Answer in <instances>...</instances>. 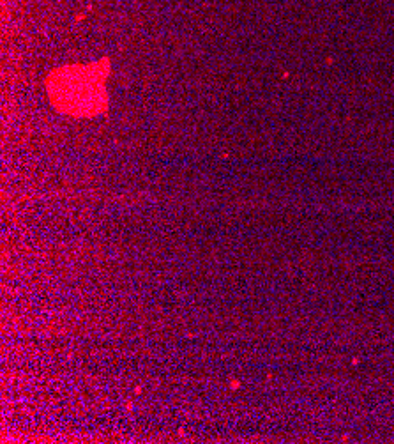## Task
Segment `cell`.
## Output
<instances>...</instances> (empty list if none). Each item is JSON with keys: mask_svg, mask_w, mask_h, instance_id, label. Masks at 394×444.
<instances>
[{"mask_svg": "<svg viewBox=\"0 0 394 444\" xmlns=\"http://www.w3.org/2000/svg\"><path fill=\"white\" fill-rule=\"evenodd\" d=\"M106 76V60L90 66H68L50 74L46 90L51 105L60 112L73 117H94L108 107Z\"/></svg>", "mask_w": 394, "mask_h": 444, "instance_id": "cell-1", "label": "cell"}]
</instances>
